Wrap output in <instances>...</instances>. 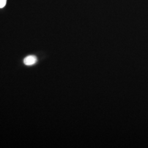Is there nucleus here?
I'll list each match as a JSON object with an SVG mask.
<instances>
[{"label":"nucleus","instance_id":"obj_1","mask_svg":"<svg viewBox=\"0 0 148 148\" xmlns=\"http://www.w3.org/2000/svg\"><path fill=\"white\" fill-rule=\"evenodd\" d=\"M37 57L35 56H29L24 59V63L27 65H32L36 63Z\"/></svg>","mask_w":148,"mask_h":148},{"label":"nucleus","instance_id":"obj_2","mask_svg":"<svg viewBox=\"0 0 148 148\" xmlns=\"http://www.w3.org/2000/svg\"><path fill=\"white\" fill-rule=\"evenodd\" d=\"M7 3V0H0V8H2L5 7Z\"/></svg>","mask_w":148,"mask_h":148}]
</instances>
